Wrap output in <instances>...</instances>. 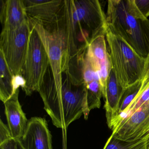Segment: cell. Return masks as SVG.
<instances>
[{"instance_id": "1", "label": "cell", "mask_w": 149, "mask_h": 149, "mask_svg": "<svg viewBox=\"0 0 149 149\" xmlns=\"http://www.w3.org/2000/svg\"><path fill=\"white\" fill-rule=\"evenodd\" d=\"M66 76L59 92L54 90L50 78L46 76L38 91L44 103V109L51 118L53 124L62 129H67L83 115L87 120L90 111L85 84H74Z\"/></svg>"}, {"instance_id": "2", "label": "cell", "mask_w": 149, "mask_h": 149, "mask_svg": "<svg viewBox=\"0 0 149 149\" xmlns=\"http://www.w3.org/2000/svg\"><path fill=\"white\" fill-rule=\"evenodd\" d=\"M106 16L107 27L111 32L146 60L149 55V19L140 13L134 0H109Z\"/></svg>"}, {"instance_id": "3", "label": "cell", "mask_w": 149, "mask_h": 149, "mask_svg": "<svg viewBox=\"0 0 149 149\" xmlns=\"http://www.w3.org/2000/svg\"><path fill=\"white\" fill-rule=\"evenodd\" d=\"M111 136L133 141L149 136V81L141 86L129 106L119 113L111 125Z\"/></svg>"}, {"instance_id": "4", "label": "cell", "mask_w": 149, "mask_h": 149, "mask_svg": "<svg viewBox=\"0 0 149 149\" xmlns=\"http://www.w3.org/2000/svg\"><path fill=\"white\" fill-rule=\"evenodd\" d=\"M105 36L111 68L122 88L125 89L141 81L146 60L140 57L108 27Z\"/></svg>"}, {"instance_id": "5", "label": "cell", "mask_w": 149, "mask_h": 149, "mask_svg": "<svg viewBox=\"0 0 149 149\" xmlns=\"http://www.w3.org/2000/svg\"><path fill=\"white\" fill-rule=\"evenodd\" d=\"M29 23L27 52L22 74L26 81V86L23 90L27 96L31 95L34 91H39L49 66L48 57L42 41L30 21Z\"/></svg>"}, {"instance_id": "6", "label": "cell", "mask_w": 149, "mask_h": 149, "mask_svg": "<svg viewBox=\"0 0 149 149\" xmlns=\"http://www.w3.org/2000/svg\"><path fill=\"white\" fill-rule=\"evenodd\" d=\"M30 25L27 22L18 28L2 30L1 34L0 52L14 75H22L26 61L30 33Z\"/></svg>"}, {"instance_id": "7", "label": "cell", "mask_w": 149, "mask_h": 149, "mask_svg": "<svg viewBox=\"0 0 149 149\" xmlns=\"http://www.w3.org/2000/svg\"><path fill=\"white\" fill-rule=\"evenodd\" d=\"M29 19L39 34L47 52L53 75L51 80L52 87L56 92H59L62 86V63L64 50L62 33L58 27L54 29H47L37 22Z\"/></svg>"}, {"instance_id": "8", "label": "cell", "mask_w": 149, "mask_h": 149, "mask_svg": "<svg viewBox=\"0 0 149 149\" xmlns=\"http://www.w3.org/2000/svg\"><path fill=\"white\" fill-rule=\"evenodd\" d=\"M78 26L88 35L91 42L100 36H105L106 16L97 0H73Z\"/></svg>"}, {"instance_id": "9", "label": "cell", "mask_w": 149, "mask_h": 149, "mask_svg": "<svg viewBox=\"0 0 149 149\" xmlns=\"http://www.w3.org/2000/svg\"><path fill=\"white\" fill-rule=\"evenodd\" d=\"M26 13L32 19L49 29L57 26L61 19L63 1L23 0Z\"/></svg>"}, {"instance_id": "10", "label": "cell", "mask_w": 149, "mask_h": 149, "mask_svg": "<svg viewBox=\"0 0 149 149\" xmlns=\"http://www.w3.org/2000/svg\"><path fill=\"white\" fill-rule=\"evenodd\" d=\"M25 149H53L52 135L44 118L35 117L28 120L20 139Z\"/></svg>"}, {"instance_id": "11", "label": "cell", "mask_w": 149, "mask_h": 149, "mask_svg": "<svg viewBox=\"0 0 149 149\" xmlns=\"http://www.w3.org/2000/svg\"><path fill=\"white\" fill-rule=\"evenodd\" d=\"M105 36H100L93 40L87 48L86 53L99 76L103 97L106 91L107 80L111 69L107 48Z\"/></svg>"}, {"instance_id": "12", "label": "cell", "mask_w": 149, "mask_h": 149, "mask_svg": "<svg viewBox=\"0 0 149 149\" xmlns=\"http://www.w3.org/2000/svg\"><path fill=\"white\" fill-rule=\"evenodd\" d=\"M19 89L4 103L5 114L13 138L20 139L24 135L28 120L19 100Z\"/></svg>"}, {"instance_id": "13", "label": "cell", "mask_w": 149, "mask_h": 149, "mask_svg": "<svg viewBox=\"0 0 149 149\" xmlns=\"http://www.w3.org/2000/svg\"><path fill=\"white\" fill-rule=\"evenodd\" d=\"M29 19L23 0H1V21L2 30L16 29Z\"/></svg>"}, {"instance_id": "14", "label": "cell", "mask_w": 149, "mask_h": 149, "mask_svg": "<svg viewBox=\"0 0 149 149\" xmlns=\"http://www.w3.org/2000/svg\"><path fill=\"white\" fill-rule=\"evenodd\" d=\"M124 90L119 84L112 68L107 80L106 91L103 97L108 127H110L118 114L121 97Z\"/></svg>"}, {"instance_id": "15", "label": "cell", "mask_w": 149, "mask_h": 149, "mask_svg": "<svg viewBox=\"0 0 149 149\" xmlns=\"http://www.w3.org/2000/svg\"><path fill=\"white\" fill-rule=\"evenodd\" d=\"M13 76L0 52V99L4 103L15 92L13 86Z\"/></svg>"}, {"instance_id": "16", "label": "cell", "mask_w": 149, "mask_h": 149, "mask_svg": "<svg viewBox=\"0 0 149 149\" xmlns=\"http://www.w3.org/2000/svg\"><path fill=\"white\" fill-rule=\"evenodd\" d=\"M148 137L126 141L110 136L103 149H148Z\"/></svg>"}, {"instance_id": "17", "label": "cell", "mask_w": 149, "mask_h": 149, "mask_svg": "<svg viewBox=\"0 0 149 149\" xmlns=\"http://www.w3.org/2000/svg\"><path fill=\"white\" fill-rule=\"evenodd\" d=\"M87 92V102L90 111L101 107L103 97L102 90L99 81H94L85 85Z\"/></svg>"}, {"instance_id": "18", "label": "cell", "mask_w": 149, "mask_h": 149, "mask_svg": "<svg viewBox=\"0 0 149 149\" xmlns=\"http://www.w3.org/2000/svg\"><path fill=\"white\" fill-rule=\"evenodd\" d=\"M141 85V81H139L124 89L120 100L118 115L129 106L138 93Z\"/></svg>"}, {"instance_id": "19", "label": "cell", "mask_w": 149, "mask_h": 149, "mask_svg": "<svg viewBox=\"0 0 149 149\" xmlns=\"http://www.w3.org/2000/svg\"><path fill=\"white\" fill-rule=\"evenodd\" d=\"M0 149H25L20 139L11 138L0 144Z\"/></svg>"}, {"instance_id": "20", "label": "cell", "mask_w": 149, "mask_h": 149, "mask_svg": "<svg viewBox=\"0 0 149 149\" xmlns=\"http://www.w3.org/2000/svg\"><path fill=\"white\" fill-rule=\"evenodd\" d=\"M12 135L8 127L3 123L2 120L0 121V144L12 138Z\"/></svg>"}, {"instance_id": "21", "label": "cell", "mask_w": 149, "mask_h": 149, "mask_svg": "<svg viewBox=\"0 0 149 149\" xmlns=\"http://www.w3.org/2000/svg\"><path fill=\"white\" fill-rule=\"evenodd\" d=\"M140 13L146 18L149 16V0H134Z\"/></svg>"}, {"instance_id": "22", "label": "cell", "mask_w": 149, "mask_h": 149, "mask_svg": "<svg viewBox=\"0 0 149 149\" xmlns=\"http://www.w3.org/2000/svg\"><path fill=\"white\" fill-rule=\"evenodd\" d=\"M13 86L15 92L19 89L20 87L24 89L26 86V81L22 75L19 74L13 76Z\"/></svg>"}, {"instance_id": "23", "label": "cell", "mask_w": 149, "mask_h": 149, "mask_svg": "<svg viewBox=\"0 0 149 149\" xmlns=\"http://www.w3.org/2000/svg\"><path fill=\"white\" fill-rule=\"evenodd\" d=\"M149 81V55L146 60L145 68L143 75V78L141 80L142 85H145Z\"/></svg>"}]
</instances>
